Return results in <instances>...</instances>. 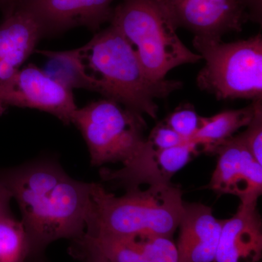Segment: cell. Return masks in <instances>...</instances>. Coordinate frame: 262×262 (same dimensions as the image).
<instances>
[{
	"instance_id": "7c38bea8",
	"label": "cell",
	"mask_w": 262,
	"mask_h": 262,
	"mask_svg": "<svg viewBox=\"0 0 262 262\" xmlns=\"http://www.w3.org/2000/svg\"><path fill=\"white\" fill-rule=\"evenodd\" d=\"M224 221L210 207L184 202L177 248L179 262H213Z\"/></svg>"
},
{
	"instance_id": "5bb4252c",
	"label": "cell",
	"mask_w": 262,
	"mask_h": 262,
	"mask_svg": "<svg viewBox=\"0 0 262 262\" xmlns=\"http://www.w3.org/2000/svg\"><path fill=\"white\" fill-rule=\"evenodd\" d=\"M42 38L39 24L19 8L3 13L0 24V94Z\"/></svg>"
},
{
	"instance_id": "2e32d148",
	"label": "cell",
	"mask_w": 262,
	"mask_h": 262,
	"mask_svg": "<svg viewBox=\"0 0 262 262\" xmlns=\"http://www.w3.org/2000/svg\"><path fill=\"white\" fill-rule=\"evenodd\" d=\"M30 244L23 224L13 215L0 220V262H26Z\"/></svg>"
},
{
	"instance_id": "d6986e66",
	"label": "cell",
	"mask_w": 262,
	"mask_h": 262,
	"mask_svg": "<svg viewBox=\"0 0 262 262\" xmlns=\"http://www.w3.org/2000/svg\"><path fill=\"white\" fill-rule=\"evenodd\" d=\"M253 101L255 111L252 120L246 126L247 128L237 136L253 158L262 165V99Z\"/></svg>"
},
{
	"instance_id": "30bf717a",
	"label": "cell",
	"mask_w": 262,
	"mask_h": 262,
	"mask_svg": "<svg viewBox=\"0 0 262 262\" xmlns=\"http://www.w3.org/2000/svg\"><path fill=\"white\" fill-rule=\"evenodd\" d=\"M114 1L23 0L15 8L32 15L39 24L44 37L61 34L77 27L97 31L103 24L111 21Z\"/></svg>"
},
{
	"instance_id": "5b68a950",
	"label": "cell",
	"mask_w": 262,
	"mask_h": 262,
	"mask_svg": "<svg viewBox=\"0 0 262 262\" xmlns=\"http://www.w3.org/2000/svg\"><path fill=\"white\" fill-rule=\"evenodd\" d=\"M193 46L206 61L196 84L219 100L262 99V36L225 42L194 36Z\"/></svg>"
},
{
	"instance_id": "cb8c5ba5",
	"label": "cell",
	"mask_w": 262,
	"mask_h": 262,
	"mask_svg": "<svg viewBox=\"0 0 262 262\" xmlns=\"http://www.w3.org/2000/svg\"><path fill=\"white\" fill-rule=\"evenodd\" d=\"M23 0H0V8L4 13L5 11L15 8Z\"/></svg>"
},
{
	"instance_id": "ba28073f",
	"label": "cell",
	"mask_w": 262,
	"mask_h": 262,
	"mask_svg": "<svg viewBox=\"0 0 262 262\" xmlns=\"http://www.w3.org/2000/svg\"><path fill=\"white\" fill-rule=\"evenodd\" d=\"M176 29L184 28L194 36L222 38L239 32L248 21L238 0H159Z\"/></svg>"
},
{
	"instance_id": "8fae6325",
	"label": "cell",
	"mask_w": 262,
	"mask_h": 262,
	"mask_svg": "<svg viewBox=\"0 0 262 262\" xmlns=\"http://www.w3.org/2000/svg\"><path fill=\"white\" fill-rule=\"evenodd\" d=\"M212 153L218 155V160L207 188L238 196L241 203L258 202L262 192V165L237 136L221 143Z\"/></svg>"
},
{
	"instance_id": "8992f818",
	"label": "cell",
	"mask_w": 262,
	"mask_h": 262,
	"mask_svg": "<svg viewBox=\"0 0 262 262\" xmlns=\"http://www.w3.org/2000/svg\"><path fill=\"white\" fill-rule=\"evenodd\" d=\"M142 115L107 98L77 108L72 123L83 136L91 165L125 164L132 159L146 139Z\"/></svg>"
},
{
	"instance_id": "44dd1931",
	"label": "cell",
	"mask_w": 262,
	"mask_h": 262,
	"mask_svg": "<svg viewBox=\"0 0 262 262\" xmlns=\"http://www.w3.org/2000/svg\"><path fill=\"white\" fill-rule=\"evenodd\" d=\"M71 252L82 262H110L92 248L84 246L77 239H73Z\"/></svg>"
},
{
	"instance_id": "3957f363",
	"label": "cell",
	"mask_w": 262,
	"mask_h": 262,
	"mask_svg": "<svg viewBox=\"0 0 262 262\" xmlns=\"http://www.w3.org/2000/svg\"><path fill=\"white\" fill-rule=\"evenodd\" d=\"M125 190L117 196L92 183L84 232L115 236L152 234L172 238L184 208L180 188L169 182L141 184Z\"/></svg>"
},
{
	"instance_id": "277c9868",
	"label": "cell",
	"mask_w": 262,
	"mask_h": 262,
	"mask_svg": "<svg viewBox=\"0 0 262 262\" xmlns=\"http://www.w3.org/2000/svg\"><path fill=\"white\" fill-rule=\"evenodd\" d=\"M110 24L130 43L151 80H167L176 67L202 59L182 42L159 0H122Z\"/></svg>"
},
{
	"instance_id": "ac0fdd59",
	"label": "cell",
	"mask_w": 262,
	"mask_h": 262,
	"mask_svg": "<svg viewBox=\"0 0 262 262\" xmlns=\"http://www.w3.org/2000/svg\"><path fill=\"white\" fill-rule=\"evenodd\" d=\"M165 123L187 141H192L201 128L202 117L199 116L191 105L179 106L170 114Z\"/></svg>"
},
{
	"instance_id": "52a82bcc",
	"label": "cell",
	"mask_w": 262,
	"mask_h": 262,
	"mask_svg": "<svg viewBox=\"0 0 262 262\" xmlns=\"http://www.w3.org/2000/svg\"><path fill=\"white\" fill-rule=\"evenodd\" d=\"M11 106L46 112L65 125L77 110L72 89L34 64L21 67L0 94V116Z\"/></svg>"
},
{
	"instance_id": "4fadbf2b",
	"label": "cell",
	"mask_w": 262,
	"mask_h": 262,
	"mask_svg": "<svg viewBox=\"0 0 262 262\" xmlns=\"http://www.w3.org/2000/svg\"><path fill=\"white\" fill-rule=\"evenodd\" d=\"M257 203H241L235 214L224 221L215 262H258L261 259L262 223Z\"/></svg>"
},
{
	"instance_id": "9a60e30c",
	"label": "cell",
	"mask_w": 262,
	"mask_h": 262,
	"mask_svg": "<svg viewBox=\"0 0 262 262\" xmlns=\"http://www.w3.org/2000/svg\"><path fill=\"white\" fill-rule=\"evenodd\" d=\"M255 103L239 110H227L210 117H202L201 128L192 139L199 149L213 152L219 144L229 138L237 130L246 127L252 120Z\"/></svg>"
},
{
	"instance_id": "603a6c76",
	"label": "cell",
	"mask_w": 262,
	"mask_h": 262,
	"mask_svg": "<svg viewBox=\"0 0 262 262\" xmlns=\"http://www.w3.org/2000/svg\"><path fill=\"white\" fill-rule=\"evenodd\" d=\"M12 198L13 196L9 190L0 184V220L13 215L10 206Z\"/></svg>"
},
{
	"instance_id": "e0dca14e",
	"label": "cell",
	"mask_w": 262,
	"mask_h": 262,
	"mask_svg": "<svg viewBox=\"0 0 262 262\" xmlns=\"http://www.w3.org/2000/svg\"><path fill=\"white\" fill-rule=\"evenodd\" d=\"M137 236L146 262H179L177 245L170 237L152 234Z\"/></svg>"
},
{
	"instance_id": "9c48e42d",
	"label": "cell",
	"mask_w": 262,
	"mask_h": 262,
	"mask_svg": "<svg viewBox=\"0 0 262 262\" xmlns=\"http://www.w3.org/2000/svg\"><path fill=\"white\" fill-rule=\"evenodd\" d=\"M201 151L193 141L165 149H155L146 141L130 160L118 170L102 169L101 178L126 188L141 184L171 182L174 174L184 168L193 156Z\"/></svg>"
},
{
	"instance_id": "ffe728a7",
	"label": "cell",
	"mask_w": 262,
	"mask_h": 262,
	"mask_svg": "<svg viewBox=\"0 0 262 262\" xmlns=\"http://www.w3.org/2000/svg\"><path fill=\"white\" fill-rule=\"evenodd\" d=\"M146 141L155 149H165L185 144L186 139L168 127L165 122H160L152 129Z\"/></svg>"
},
{
	"instance_id": "6da1fadb",
	"label": "cell",
	"mask_w": 262,
	"mask_h": 262,
	"mask_svg": "<svg viewBox=\"0 0 262 262\" xmlns=\"http://www.w3.org/2000/svg\"><path fill=\"white\" fill-rule=\"evenodd\" d=\"M0 184L18 203L31 256L40 255L58 239L84 233L92 183L76 180L52 158L0 168Z\"/></svg>"
},
{
	"instance_id": "7402d4cb",
	"label": "cell",
	"mask_w": 262,
	"mask_h": 262,
	"mask_svg": "<svg viewBox=\"0 0 262 262\" xmlns=\"http://www.w3.org/2000/svg\"><path fill=\"white\" fill-rule=\"evenodd\" d=\"M248 15V20L261 24L262 0H238Z\"/></svg>"
},
{
	"instance_id": "7a4b0ae2",
	"label": "cell",
	"mask_w": 262,
	"mask_h": 262,
	"mask_svg": "<svg viewBox=\"0 0 262 262\" xmlns=\"http://www.w3.org/2000/svg\"><path fill=\"white\" fill-rule=\"evenodd\" d=\"M65 66L73 88H84L125 107L156 118L157 98L181 89L177 80H151L134 48L110 24L82 47L66 51H44Z\"/></svg>"
}]
</instances>
